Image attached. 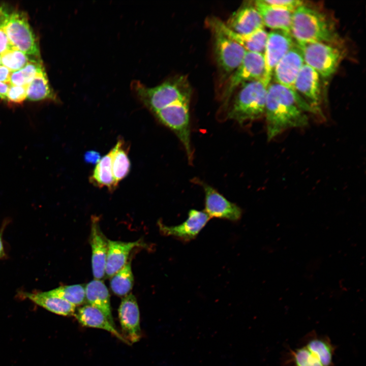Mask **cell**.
<instances>
[{"label": "cell", "mask_w": 366, "mask_h": 366, "mask_svg": "<svg viewBox=\"0 0 366 366\" xmlns=\"http://www.w3.org/2000/svg\"><path fill=\"white\" fill-rule=\"evenodd\" d=\"M205 211L190 209L187 220L175 226H167L159 221V231L162 235L172 236L183 242L195 239L210 219Z\"/></svg>", "instance_id": "11"}, {"label": "cell", "mask_w": 366, "mask_h": 366, "mask_svg": "<svg viewBox=\"0 0 366 366\" xmlns=\"http://www.w3.org/2000/svg\"><path fill=\"white\" fill-rule=\"evenodd\" d=\"M305 64L324 78L330 77L342 59V52L332 44L322 42L297 43Z\"/></svg>", "instance_id": "5"}, {"label": "cell", "mask_w": 366, "mask_h": 366, "mask_svg": "<svg viewBox=\"0 0 366 366\" xmlns=\"http://www.w3.org/2000/svg\"><path fill=\"white\" fill-rule=\"evenodd\" d=\"M85 300L89 305L95 307L107 317L114 325L110 305V294L103 281L94 279L85 287Z\"/></svg>", "instance_id": "24"}, {"label": "cell", "mask_w": 366, "mask_h": 366, "mask_svg": "<svg viewBox=\"0 0 366 366\" xmlns=\"http://www.w3.org/2000/svg\"><path fill=\"white\" fill-rule=\"evenodd\" d=\"M262 80L268 84L263 54L246 51L240 65L226 79L223 94L225 107L236 89L241 84L252 81Z\"/></svg>", "instance_id": "6"}, {"label": "cell", "mask_w": 366, "mask_h": 366, "mask_svg": "<svg viewBox=\"0 0 366 366\" xmlns=\"http://www.w3.org/2000/svg\"><path fill=\"white\" fill-rule=\"evenodd\" d=\"M225 23L232 31L242 35L251 34L264 26L254 4H250L242 5Z\"/></svg>", "instance_id": "16"}, {"label": "cell", "mask_w": 366, "mask_h": 366, "mask_svg": "<svg viewBox=\"0 0 366 366\" xmlns=\"http://www.w3.org/2000/svg\"><path fill=\"white\" fill-rule=\"evenodd\" d=\"M294 45L291 34L282 30H273L268 34L264 52L266 78L270 82L273 70Z\"/></svg>", "instance_id": "13"}, {"label": "cell", "mask_w": 366, "mask_h": 366, "mask_svg": "<svg viewBox=\"0 0 366 366\" xmlns=\"http://www.w3.org/2000/svg\"><path fill=\"white\" fill-rule=\"evenodd\" d=\"M203 188L205 194V211L211 218L237 222L241 218L242 211L236 204L233 203L214 188L200 180L195 179Z\"/></svg>", "instance_id": "10"}, {"label": "cell", "mask_w": 366, "mask_h": 366, "mask_svg": "<svg viewBox=\"0 0 366 366\" xmlns=\"http://www.w3.org/2000/svg\"><path fill=\"white\" fill-rule=\"evenodd\" d=\"M27 98L26 86L10 85L7 93V101L20 104Z\"/></svg>", "instance_id": "33"}, {"label": "cell", "mask_w": 366, "mask_h": 366, "mask_svg": "<svg viewBox=\"0 0 366 366\" xmlns=\"http://www.w3.org/2000/svg\"><path fill=\"white\" fill-rule=\"evenodd\" d=\"M290 34L297 43L322 42L332 44L337 36L326 16L302 5L292 13Z\"/></svg>", "instance_id": "2"}, {"label": "cell", "mask_w": 366, "mask_h": 366, "mask_svg": "<svg viewBox=\"0 0 366 366\" xmlns=\"http://www.w3.org/2000/svg\"><path fill=\"white\" fill-rule=\"evenodd\" d=\"M22 296L53 313L69 316L75 314L76 306L58 296L47 293L21 292Z\"/></svg>", "instance_id": "21"}, {"label": "cell", "mask_w": 366, "mask_h": 366, "mask_svg": "<svg viewBox=\"0 0 366 366\" xmlns=\"http://www.w3.org/2000/svg\"><path fill=\"white\" fill-rule=\"evenodd\" d=\"M269 84L262 80H256L239 86L231 103L227 105L230 104L227 118L243 125L262 117L264 115Z\"/></svg>", "instance_id": "3"}, {"label": "cell", "mask_w": 366, "mask_h": 366, "mask_svg": "<svg viewBox=\"0 0 366 366\" xmlns=\"http://www.w3.org/2000/svg\"><path fill=\"white\" fill-rule=\"evenodd\" d=\"M10 14L6 8L0 5V29H3Z\"/></svg>", "instance_id": "38"}, {"label": "cell", "mask_w": 366, "mask_h": 366, "mask_svg": "<svg viewBox=\"0 0 366 366\" xmlns=\"http://www.w3.org/2000/svg\"><path fill=\"white\" fill-rule=\"evenodd\" d=\"M315 111L295 92L277 83L267 87L264 115L268 140L286 130L308 125Z\"/></svg>", "instance_id": "1"}, {"label": "cell", "mask_w": 366, "mask_h": 366, "mask_svg": "<svg viewBox=\"0 0 366 366\" xmlns=\"http://www.w3.org/2000/svg\"><path fill=\"white\" fill-rule=\"evenodd\" d=\"M112 150V172L115 184L117 186L118 182L129 174L131 163L122 140L117 141Z\"/></svg>", "instance_id": "27"}, {"label": "cell", "mask_w": 366, "mask_h": 366, "mask_svg": "<svg viewBox=\"0 0 366 366\" xmlns=\"http://www.w3.org/2000/svg\"><path fill=\"white\" fill-rule=\"evenodd\" d=\"M44 69L41 60H32L21 69L11 72L10 84L27 86L36 75Z\"/></svg>", "instance_id": "29"}, {"label": "cell", "mask_w": 366, "mask_h": 366, "mask_svg": "<svg viewBox=\"0 0 366 366\" xmlns=\"http://www.w3.org/2000/svg\"><path fill=\"white\" fill-rule=\"evenodd\" d=\"M118 318L125 339L131 343L141 338L140 312L136 298L132 294L125 296L118 310Z\"/></svg>", "instance_id": "14"}, {"label": "cell", "mask_w": 366, "mask_h": 366, "mask_svg": "<svg viewBox=\"0 0 366 366\" xmlns=\"http://www.w3.org/2000/svg\"><path fill=\"white\" fill-rule=\"evenodd\" d=\"M211 19L225 35L240 45L247 51L264 54L268 37V33L264 28L251 34L242 35L229 29L221 20L216 17Z\"/></svg>", "instance_id": "19"}, {"label": "cell", "mask_w": 366, "mask_h": 366, "mask_svg": "<svg viewBox=\"0 0 366 366\" xmlns=\"http://www.w3.org/2000/svg\"><path fill=\"white\" fill-rule=\"evenodd\" d=\"M1 64V55H0V65Z\"/></svg>", "instance_id": "41"}, {"label": "cell", "mask_w": 366, "mask_h": 366, "mask_svg": "<svg viewBox=\"0 0 366 366\" xmlns=\"http://www.w3.org/2000/svg\"><path fill=\"white\" fill-rule=\"evenodd\" d=\"M269 6L281 8L293 13L298 7L303 5V1L299 0H261Z\"/></svg>", "instance_id": "34"}, {"label": "cell", "mask_w": 366, "mask_h": 366, "mask_svg": "<svg viewBox=\"0 0 366 366\" xmlns=\"http://www.w3.org/2000/svg\"><path fill=\"white\" fill-rule=\"evenodd\" d=\"M304 64L301 52L294 44L275 67L272 73L275 83L295 92V81Z\"/></svg>", "instance_id": "15"}, {"label": "cell", "mask_w": 366, "mask_h": 366, "mask_svg": "<svg viewBox=\"0 0 366 366\" xmlns=\"http://www.w3.org/2000/svg\"><path fill=\"white\" fill-rule=\"evenodd\" d=\"M304 346L320 362L323 366H334L333 356L336 347L329 338L310 332L303 341Z\"/></svg>", "instance_id": "23"}, {"label": "cell", "mask_w": 366, "mask_h": 366, "mask_svg": "<svg viewBox=\"0 0 366 366\" xmlns=\"http://www.w3.org/2000/svg\"><path fill=\"white\" fill-rule=\"evenodd\" d=\"M1 60L4 66L10 71L14 72L21 69L29 61L34 59L16 48H13L1 54Z\"/></svg>", "instance_id": "32"}, {"label": "cell", "mask_w": 366, "mask_h": 366, "mask_svg": "<svg viewBox=\"0 0 366 366\" xmlns=\"http://www.w3.org/2000/svg\"><path fill=\"white\" fill-rule=\"evenodd\" d=\"M3 29L14 47L32 59L41 60L38 41L24 12L11 13Z\"/></svg>", "instance_id": "8"}, {"label": "cell", "mask_w": 366, "mask_h": 366, "mask_svg": "<svg viewBox=\"0 0 366 366\" xmlns=\"http://www.w3.org/2000/svg\"><path fill=\"white\" fill-rule=\"evenodd\" d=\"M110 278L111 289L115 294L119 296L129 294L134 285L131 261H128L121 269Z\"/></svg>", "instance_id": "28"}, {"label": "cell", "mask_w": 366, "mask_h": 366, "mask_svg": "<svg viewBox=\"0 0 366 366\" xmlns=\"http://www.w3.org/2000/svg\"><path fill=\"white\" fill-rule=\"evenodd\" d=\"M285 364L287 366H323L319 360L303 345L290 349Z\"/></svg>", "instance_id": "31"}, {"label": "cell", "mask_w": 366, "mask_h": 366, "mask_svg": "<svg viewBox=\"0 0 366 366\" xmlns=\"http://www.w3.org/2000/svg\"><path fill=\"white\" fill-rule=\"evenodd\" d=\"M190 102H177L154 113L159 120L174 132L182 144L192 163L193 151L191 143Z\"/></svg>", "instance_id": "9"}, {"label": "cell", "mask_w": 366, "mask_h": 366, "mask_svg": "<svg viewBox=\"0 0 366 366\" xmlns=\"http://www.w3.org/2000/svg\"><path fill=\"white\" fill-rule=\"evenodd\" d=\"M47 292L76 307L83 304L85 300V287L80 284L62 286Z\"/></svg>", "instance_id": "30"}, {"label": "cell", "mask_w": 366, "mask_h": 366, "mask_svg": "<svg viewBox=\"0 0 366 366\" xmlns=\"http://www.w3.org/2000/svg\"><path fill=\"white\" fill-rule=\"evenodd\" d=\"M140 240L132 242L108 239L105 276L111 278L128 262L130 252L141 245Z\"/></svg>", "instance_id": "18"}, {"label": "cell", "mask_w": 366, "mask_h": 366, "mask_svg": "<svg viewBox=\"0 0 366 366\" xmlns=\"http://www.w3.org/2000/svg\"><path fill=\"white\" fill-rule=\"evenodd\" d=\"M108 241L102 232L97 220H92L90 235L92 248V267L95 279L101 280L105 276Z\"/></svg>", "instance_id": "17"}, {"label": "cell", "mask_w": 366, "mask_h": 366, "mask_svg": "<svg viewBox=\"0 0 366 366\" xmlns=\"http://www.w3.org/2000/svg\"><path fill=\"white\" fill-rule=\"evenodd\" d=\"M100 159V154L96 150L87 151L84 155V160L86 163L94 164L98 163Z\"/></svg>", "instance_id": "36"}, {"label": "cell", "mask_w": 366, "mask_h": 366, "mask_svg": "<svg viewBox=\"0 0 366 366\" xmlns=\"http://www.w3.org/2000/svg\"><path fill=\"white\" fill-rule=\"evenodd\" d=\"M11 71L4 66L0 65V82L10 84Z\"/></svg>", "instance_id": "37"}, {"label": "cell", "mask_w": 366, "mask_h": 366, "mask_svg": "<svg viewBox=\"0 0 366 366\" xmlns=\"http://www.w3.org/2000/svg\"><path fill=\"white\" fill-rule=\"evenodd\" d=\"M294 89L317 114H320L321 85L320 76L317 72L304 64L295 81Z\"/></svg>", "instance_id": "12"}, {"label": "cell", "mask_w": 366, "mask_h": 366, "mask_svg": "<svg viewBox=\"0 0 366 366\" xmlns=\"http://www.w3.org/2000/svg\"><path fill=\"white\" fill-rule=\"evenodd\" d=\"M5 227V224L3 225V227L0 230V259L4 258L6 256L2 239L3 232Z\"/></svg>", "instance_id": "40"}, {"label": "cell", "mask_w": 366, "mask_h": 366, "mask_svg": "<svg viewBox=\"0 0 366 366\" xmlns=\"http://www.w3.org/2000/svg\"><path fill=\"white\" fill-rule=\"evenodd\" d=\"M131 87L139 100L154 113L173 103L190 101L191 89L183 76L171 78L153 87L134 81Z\"/></svg>", "instance_id": "4"}, {"label": "cell", "mask_w": 366, "mask_h": 366, "mask_svg": "<svg viewBox=\"0 0 366 366\" xmlns=\"http://www.w3.org/2000/svg\"><path fill=\"white\" fill-rule=\"evenodd\" d=\"M208 24L212 34L216 63L226 79L240 65L247 51L225 35L211 18L208 20Z\"/></svg>", "instance_id": "7"}, {"label": "cell", "mask_w": 366, "mask_h": 366, "mask_svg": "<svg viewBox=\"0 0 366 366\" xmlns=\"http://www.w3.org/2000/svg\"><path fill=\"white\" fill-rule=\"evenodd\" d=\"M254 4L264 25L273 30H282L290 33L292 13L266 5L261 0L255 1Z\"/></svg>", "instance_id": "22"}, {"label": "cell", "mask_w": 366, "mask_h": 366, "mask_svg": "<svg viewBox=\"0 0 366 366\" xmlns=\"http://www.w3.org/2000/svg\"><path fill=\"white\" fill-rule=\"evenodd\" d=\"M10 84L0 82V99L7 101V93Z\"/></svg>", "instance_id": "39"}, {"label": "cell", "mask_w": 366, "mask_h": 366, "mask_svg": "<svg viewBox=\"0 0 366 366\" xmlns=\"http://www.w3.org/2000/svg\"><path fill=\"white\" fill-rule=\"evenodd\" d=\"M78 322L83 326L97 328L106 330L118 340L127 344H130L116 329L107 317L99 309L90 305H85L79 308L74 314Z\"/></svg>", "instance_id": "20"}, {"label": "cell", "mask_w": 366, "mask_h": 366, "mask_svg": "<svg viewBox=\"0 0 366 366\" xmlns=\"http://www.w3.org/2000/svg\"><path fill=\"white\" fill-rule=\"evenodd\" d=\"M27 98L33 101L56 99L45 69L39 72L26 86Z\"/></svg>", "instance_id": "26"}, {"label": "cell", "mask_w": 366, "mask_h": 366, "mask_svg": "<svg viewBox=\"0 0 366 366\" xmlns=\"http://www.w3.org/2000/svg\"><path fill=\"white\" fill-rule=\"evenodd\" d=\"M112 149L101 158L89 178L90 182L95 186L102 188L107 187L113 191L116 187L112 172Z\"/></svg>", "instance_id": "25"}, {"label": "cell", "mask_w": 366, "mask_h": 366, "mask_svg": "<svg viewBox=\"0 0 366 366\" xmlns=\"http://www.w3.org/2000/svg\"><path fill=\"white\" fill-rule=\"evenodd\" d=\"M13 48L5 30L0 29V54Z\"/></svg>", "instance_id": "35"}]
</instances>
